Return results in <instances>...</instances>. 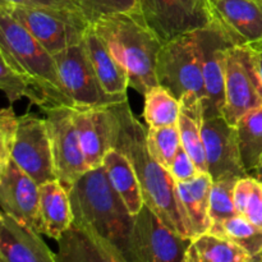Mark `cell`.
<instances>
[{"label": "cell", "instance_id": "obj_34", "mask_svg": "<svg viewBox=\"0 0 262 262\" xmlns=\"http://www.w3.org/2000/svg\"><path fill=\"white\" fill-rule=\"evenodd\" d=\"M19 117L14 114L12 106L4 107L0 113V166L12 159V151L17 138Z\"/></svg>", "mask_w": 262, "mask_h": 262}, {"label": "cell", "instance_id": "obj_32", "mask_svg": "<svg viewBox=\"0 0 262 262\" xmlns=\"http://www.w3.org/2000/svg\"><path fill=\"white\" fill-rule=\"evenodd\" d=\"M239 178H225L212 183L210 194V219L211 225L237 216L234 188Z\"/></svg>", "mask_w": 262, "mask_h": 262}, {"label": "cell", "instance_id": "obj_23", "mask_svg": "<svg viewBox=\"0 0 262 262\" xmlns=\"http://www.w3.org/2000/svg\"><path fill=\"white\" fill-rule=\"evenodd\" d=\"M212 183L214 181L209 173H200L187 182H177V192L194 237L209 233L211 228L210 194Z\"/></svg>", "mask_w": 262, "mask_h": 262}, {"label": "cell", "instance_id": "obj_3", "mask_svg": "<svg viewBox=\"0 0 262 262\" xmlns=\"http://www.w3.org/2000/svg\"><path fill=\"white\" fill-rule=\"evenodd\" d=\"M92 27L127 72L129 87L145 96L148 90L158 86L156 61L163 42L140 12L104 15Z\"/></svg>", "mask_w": 262, "mask_h": 262}, {"label": "cell", "instance_id": "obj_29", "mask_svg": "<svg viewBox=\"0 0 262 262\" xmlns=\"http://www.w3.org/2000/svg\"><path fill=\"white\" fill-rule=\"evenodd\" d=\"M181 101L165 87L154 86L145 95V120L148 128L178 125Z\"/></svg>", "mask_w": 262, "mask_h": 262}, {"label": "cell", "instance_id": "obj_20", "mask_svg": "<svg viewBox=\"0 0 262 262\" xmlns=\"http://www.w3.org/2000/svg\"><path fill=\"white\" fill-rule=\"evenodd\" d=\"M0 89L10 104L17 102L22 97H27L31 104L37 105L41 110L46 107L61 106L59 100L46 87L18 67L3 51H0Z\"/></svg>", "mask_w": 262, "mask_h": 262}, {"label": "cell", "instance_id": "obj_39", "mask_svg": "<svg viewBox=\"0 0 262 262\" xmlns=\"http://www.w3.org/2000/svg\"><path fill=\"white\" fill-rule=\"evenodd\" d=\"M255 178H257V179H260V181H261V182H262V170H261V171H260V173H258V174H257V176H256V177H255Z\"/></svg>", "mask_w": 262, "mask_h": 262}, {"label": "cell", "instance_id": "obj_21", "mask_svg": "<svg viewBox=\"0 0 262 262\" xmlns=\"http://www.w3.org/2000/svg\"><path fill=\"white\" fill-rule=\"evenodd\" d=\"M41 234L58 241L74 222L69 191L59 179L40 184Z\"/></svg>", "mask_w": 262, "mask_h": 262}, {"label": "cell", "instance_id": "obj_31", "mask_svg": "<svg viewBox=\"0 0 262 262\" xmlns=\"http://www.w3.org/2000/svg\"><path fill=\"white\" fill-rule=\"evenodd\" d=\"M181 146V133L178 125L147 129V147L150 155L168 170Z\"/></svg>", "mask_w": 262, "mask_h": 262}, {"label": "cell", "instance_id": "obj_35", "mask_svg": "<svg viewBox=\"0 0 262 262\" xmlns=\"http://www.w3.org/2000/svg\"><path fill=\"white\" fill-rule=\"evenodd\" d=\"M169 171L173 176V178L176 179V182H187L200 174V170L197 169L196 164L193 163L188 152L184 150L183 146L179 147L178 152H177L176 158H174L173 164L169 168Z\"/></svg>", "mask_w": 262, "mask_h": 262}, {"label": "cell", "instance_id": "obj_18", "mask_svg": "<svg viewBox=\"0 0 262 262\" xmlns=\"http://www.w3.org/2000/svg\"><path fill=\"white\" fill-rule=\"evenodd\" d=\"M0 262H56V258L40 233L2 212Z\"/></svg>", "mask_w": 262, "mask_h": 262}, {"label": "cell", "instance_id": "obj_33", "mask_svg": "<svg viewBox=\"0 0 262 262\" xmlns=\"http://www.w3.org/2000/svg\"><path fill=\"white\" fill-rule=\"evenodd\" d=\"M76 3L92 23L104 15L140 12V0H76Z\"/></svg>", "mask_w": 262, "mask_h": 262}, {"label": "cell", "instance_id": "obj_28", "mask_svg": "<svg viewBox=\"0 0 262 262\" xmlns=\"http://www.w3.org/2000/svg\"><path fill=\"white\" fill-rule=\"evenodd\" d=\"M209 233L239 246L253 258L262 253V228H258L242 215L212 224Z\"/></svg>", "mask_w": 262, "mask_h": 262}, {"label": "cell", "instance_id": "obj_38", "mask_svg": "<svg viewBox=\"0 0 262 262\" xmlns=\"http://www.w3.org/2000/svg\"><path fill=\"white\" fill-rule=\"evenodd\" d=\"M255 262H262V253L260 256H257V257H255Z\"/></svg>", "mask_w": 262, "mask_h": 262}, {"label": "cell", "instance_id": "obj_4", "mask_svg": "<svg viewBox=\"0 0 262 262\" xmlns=\"http://www.w3.org/2000/svg\"><path fill=\"white\" fill-rule=\"evenodd\" d=\"M0 51L46 87L61 105L74 107L61 86L53 54L4 12H0Z\"/></svg>", "mask_w": 262, "mask_h": 262}, {"label": "cell", "instance_id": "obj_9", "mask_svg": "<svg viewBox=\"0 0 262 262\" xmlns=\"http://www.w3.org/2000/svg\"><path fill=\"white\" fill-rule=\"evenodd\" d=\"M53 147L56 177L67 189L90 170L74 123V107L53 106L42 109Z\"/></svg>", "mask_w": 262, "mask_h": 262}, {"label": "cell", "instance_id": "obj_2", "mask_svg": "<svg viewBox=\"0 0 262 262\" xmlns=\"http://www.w3.org/2000/svg\"><path fill=\"white\" fill-rule=\"evenodd\" d=\"M74 223L83 225L123 260L135 262L132 235L136 216L113 187L104 165L90 169L69 189Z\"/></svg>", "mask_w": 262, "mask_h": 262}, {"label": "cell", "instance_id": "obj_10", "mask_svg": "<svg viewBox=\"0 0 262 262\" xmlns=\"http://www.w3.org/2000/svg\"><path fill=\"white\" fill-rule=\"evenodd\" d=\"M140 12L163 43L211 23L207 0H140Z\"/></svg>", "mask_w": 262, "mask_h": 262}, {"label": "cell", "instance_id": "obj_22", "mask_svg": "<svg viewBox=\"0 0 262 262\" xmlns=\"http://www.w3.org/2000/svg\"><path fill=\"white\" fill-rule=\"evenodd\" d=\"M82 41L105 92L112 96L127 97V89L129 87L127 72L107 50L92 25L86 31Z\"/></svg>", "mask_w": 262, "mask_h": 262}, {"label": "cell", "instance_id": "obj_16", "mask_svg": "<svg viewBox=\"0 0 262 262\" xmlns=\"http://www.w3.org/2000/svg\"><path fill=\"white\" fill-rule=\"evenodd\" d=\"M211 23L234 46L262 42V0H207Z\"/></svg>", "mask_w": 262, "mask_h": 262}, {"label": "cell", "instance_id": "obj_36", "mask_svg": "<svg viewBox=\"0 0 262 262\" xmlns=\"http://www.w3.org/2000/svg\"><path fill=\"white\" fill-rule=\"evenodd\" d=\"M0 3H7V4H13V5H22V7H30V8L73 10V12L83 13V10H82L81 7L77 4L76 0H0Z\"/></svg>", "mask_w": 262, "mask_h": 262}, {"label": "cell", "instance_id": "obj_8", "mask_svg": "<svg viewBox=\"0 0 262 262\" xmlns=\"http://www.w3.org/2000/svg\"><path fill=\"white\" fill-rule=\"evenodd\" d=\"M59 79L74 107H97L118 104L127 97L106 94L100 83L83 41L54 55Z\"/></svg>", "mask_w": 262, "mask_h": 262}, {"label": "cell", "instance_id": "obj_25", "mask_svg": "<svg viewBox=\"0 0 262 262\" xmlns=\"http://www.w3.org/2000/svg\"><path fill=\"white\" fill-rule=\"evenodd\" d=\"M102 165L113 187L125 202L130 214L136 216L145 206V202L137 174L129 159L118 148H113L104 158Z\"/></svg>", "mask_w": 262, "mask_h": 262}, {"label": "cell", "instance_id": "obj_13", "mask_svg": "<svg viewBox=\"0 0 262 262\" xmlns=\"http://www.w3.org/2000/svg\"><path fill=\"white\" fill-rule=\"evenodd\" d=\"M197 36L206 92L202 101L204 119L223 117L225 106V56L228 49L234 45L212 23L197 30Z\"/></svg>", "mask_w": 262, "mask_h": 262}, {"label": "cell", "instance_id": "obj_7", "mask_svg": "<svg viewBox=\"0 0 262 262\" xmlns=\"http://www.w3.org/2000/svg\"><path fill=\"white\" fill-rule=\"evenodd\" d=\"M262 106V78L251 46H230L225 56V106L223 117L235 125Z\"/></svg>", "mask_w": 262, "mask_h": 262}, {"label": "cell", "instance_id": "obj_24", "mask_svg": "<svg viewBox=\"0 0 262 262\" xmlns=\"http://www.w3.org/2000/svg\"><path fill=\"white\" fill-rule=\"evenodd\" d=\"M181 114L178 128L181 142L188 152L200 173H207L206 152L202 141V124H204V106L202 100L194 94H187L181 100Z\"/></svg>", "mask_w": 262, "mask_h": 262}, {"label": "cell", "instance_id": "obj_26", "mask_svg": "<svg viewBox=\"0 0 262 262\" xmlns=\"http://www.w3.org/2000/svg\"><path fill=\"white\" fill-rule=\"evenodd\" d=\"M184 262H255V258L230 241L204 233L191 239Z\"/></svg>", "mask_w": 262, "mask_h": 262}, {"label": "cell", "instance_id": "obj_15", "mask_svg": "<svg viewBox=\"0 0 262 262\" xmlns=\"http://www.w3.org/2000/svg\"><path fill=\"white\" fill-rule=\"evenodd\" d=\"M0 204L3 212L41 234L40 184L13 159L0 166Z\"/></svg>", "mask_w": 262, "mask_h": 262}, {"label": "cell", "instance_id": "obj_5", "mask_svg": "<svg viewBox=\"0 0 262 262\" xmlns=\"http://www.w3.org/2000/svg\"><path fill=\"white\" fill-rule=\"evenodd\" d=\"M0 12L14 18L53 55L82 42L92 25L81 12L43 9L0 3Z\"/></svg>", "mask_w": 262, "mask_h": 262}, {"label": "cell", "instance_id": "obj_12", "mask_svg": "<svg viewBox=\"0 0 262 262\" xmlns=\"http://www.w3.org/2000/svg\"><path fill=\"white\" fill-rule=\"evenodd\" d=\"M189 242L166 227L146 205L136 215L132 235L135 262H184Z\"/></svg>", "mask_w": 262, "mask_h": 262}, {"label": "cell", "instance_id": "obj_27", "mask_svg": "<svg viewBox=\"0 0 262 262\" xmlns=\"http://www.w3.org/2000/svg\"><path fill=\"white\" fill-rule=\"evenodd\" d=\"M235 128L243 169L256 177L262 170V106L241 118Z\"/></svg>", "mask_w": 262, "mask_h": 262}, {"label": "cell", "instance_id": "obj_1", "mask_svg": "<svg viewBox=\"0 0 262 262\" xmlns=\"http://www.w3.org/2000/svg\"><path fill=\"white\" fill-rule=\"evenodd\" d=\"M119 118V135L115 148L122 151L137 174L143 202L166 225L187 239L194 235L177 192L170 171L150 155L147 129L133 115L127 100L115 104Z\"/></svg>", "mask_w": 262, "mask_h": 262}, {"label": "cell", "instance_id": "obj_19", "mask_svg": "<svg viewBox=\"0 0 262 262\" xmlns=\"http://www.w3.org/2000/svg\"><path fill=\"white\" fill-rule=\"evenodd\" d=\"M56 262H127L91 230L73 222L56 241Z\"/></svg>", "mask_w": 262, "mask_h": 262}, {"label": "cell", "instance_id": "obj_30", "mask_svg": "<svg viewBox=\"0 0 262 262\" xmlns=\"http://www.w3.org/2000/svg\"><path fill=\"white\" fill-rule=\"evenodd\" d=\"M238 214L262 228V182L255 177H242L234 188Z\"/></svg>", "mask_w": 262, "mask_h": 262}, {"label": "cell", "instance_id": "obj_17", "mask_svg": "<svg viewBox=\"0 0 262 262\" xmlns=\"http://www.w3.org/2000/svg\"><path fill=\"white\" fill-rule=\"evenodd\" d=\"M202 141L206 152L207 173L212 181L247 177L242 166L235 125L224 117L204 119Z\"/></svg>", "mask_w": 262, "mask_h": 262}, {"label": "cell", "instance_id": "obj_11", "mask_svg": "<svg viewBox=\"0 0 262 262\" xmlns=\"http://www.w3.org/2000/svg\"><path fill=\"white\" fill-rule=\"evenodd\" d=\"M12 159L38 184L58 179L45 118L33 113L19 117Z\"/></svg>", "mask_w": 262, "mask_h": 262}, {"label": "cell", "instance_id": "obj_14", "mask_svg": "<svg viewBox=\"0 0 262 262\" xmlns=\"http://www.w3.org/2000/svg\"><path fill=\"white\" fill-rule=\"evenodd\" d=\"M74 123L87 165L90 169L99 168L107 152L117 145L119 118L115 104L74 107Z\"/></svg>", "mask_w": 262, "mask_h": 262}, {"label": "cell", "instance_id": "obj_37", "mask_svg": "<svg viewBox=\"0 0 262 262\" xmlns=\"http://www.w3.org/2000/svg\"><path fill=\"white\" fill-rule=\"evenodd\" d=\"M251 48L253 49V53H255V58H256V61H257L258 72H260L261 78H262V42L257 43V45L251 46Z\"/></svg>", "mask_w": 262, "mask_h": 262}, {"label": "cell", "instance_id": "obj_6", "mask_svg": "<svg viewBox=\"0 0 262 262\" xmlns=\"http://www.w3.org/2000/svg\"><path fill=\"white\" fill-rule=\"evenodd\" d=\"M156 78L178 100L194 94L204 101L206 92L197 31L163 43L156 61Z\"/></svg>", "mask_w": 262, "mask_h": 262}]
</instances>
